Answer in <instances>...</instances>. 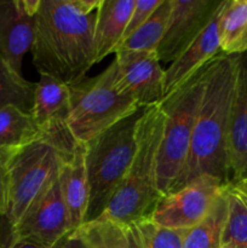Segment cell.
<instances>
[{"mask_svg":"<svg viewBox=\"0 0 247 248\" xmlns=\"http://www.w3.org/2000/svg\"><path fill=\"white\" fill-rule=\"evenodd\" d=\"M101 0H40L31 45L33 64L67 85L96 64L94 22Z\"/></svg>","mask_w":247,"mask_h":248,"instance_id":"cell-1","label":"cell"},{"mask_svg":"<svg viewBox=\"0 0 247 248\" xmlns=\"http://www.w3.org/2000/svg\"><path fill=\"white\" fill-rule=\"evenodd\" d=\"M235 80L236 55L219 53L206 65L190 152L176 190L203 174L218 179L224 186L230 182L228 132Z\"/></svg>","mask_w":247,"mask_h":248,"instance_id":"cell-2","label":"cell"},{"mask_svg":"<svg viewBox=\"0 0 247 248\" xmlns=\"http://www.w3.org/2000/svg\"><path fill=\"white\" fill-rule=\"evenodd\" d=\"M164 125L165 113L160 104L142 109L131 166L120 189L102 216L124 225L152 217L161 199L157 188V162Z\"/></svg>","mask_w":247,"mask_h":248,"instance_id":"cell-3","label":"cell"},{"mask_svg":"<svg viewBox=\"0 0 247 248\" xmlns=\"http://www.w3.org/2000/svg\"><path fill=\"white\" fill-rule=\"evenodd\" d=\"M139 110L121 81L115 60L101 74L70 86L68 126L79 144H86Z\"/></svg>","mask_w":247,"mask_h":248,"instance_id":"cell-4","label":"cell"},{"mask_svg":"<svg viewBox=\"0 0 247 248\" xmlns=\"http://www.w3.org/2000/svg\"><path fill=\"white\" fill-rule=\"evenodd\" d=\"M140 111L142 109L85 144L90 186L86 222L106 213L127 174L135 154Z\"/></svg>","mask_w":247,"mask_h":248,"instance_id":"cell-5","label":"cell"},{"mask_svg":"<svg viewBox=\"0 0 247 248\" xmlns=\"http://www.w3.org/2000/svg\"><path fill=\"white\" fill-rule=\"evenodd\" d=\"M205 67L161 101L165 125L157 162V188L162 196L178 186L189 157L194 123L205 81Z\"/></svg>","mask_w":247,"mask_h":248,"instance_id":"cell-6","label":"cell"},{"mask_svg":"<svg viewBox=\"0 0 247 248\" xmlns=\"http://www.w3.org/2000/svg\"><path fill=\"white\" fill-rule=\"evenodd\" d=\"M65 157L45 140L29 143L5 160L9 186V205L5 219L18 224L27 211L45 193L62 170Z\"/></svg>","mask_w":247,"mask_h":248,"instance_id":"cell-7","label":"cell"},{"mask_svg":"<svg viewBox=\"0 0 247 248\" xmlns=\"http://www.w3.org/2000/svg\"><path fill=\"white\" fill-rule=\"evenodd\" d=\"M224 186L207 174L198 177L178 190L162 196L150 218L170 229H189L207 217Z\"/></svg>","mask_w":247,"mask_h":248,"instance_id":"cell-8","label":"cell"},{"mask_svg":"<svg viewBox=\"0 0 247 248\" xmlns=\"http://www.w3.org/2000/svg\"><path fill=\"white\" fill-rule=\"evenodd\" d=\"M70 86L47 74H40L35 82L34 103L31 114L41 137L52 143L65 160L72 156L79 143L70 133Z\"/></svg>","mask_w":247,"mask_h":248,"instance_id":"cell-9","label":"cell"},{"mask_svg":"<svg viewBox=\"0 0 247 248\" xmlns=\"http://www.w3.org/2000/svg\"><path fill=\"white\" fill-rule=\"evenodd\" d=\"M224 0H171V11L156 55L162 63L178 58L212 22Z\"/></svg>","mask_w":247,"mask_h":248,"instance_id":"cell-10","label":"cell"},{"mask_svg":"<svg viewBox=\"0 0 247 248\" xmlns=\"http://www.w3.org/2000/svg\"><path fill=\"white\" fill-rule=\"evenodd\" d=\"M60 174L27 211L18 224L12 227L15 235L19 239L53 248L73 232L69 213L63 199Z\"/></svg>","mask_w":247,"mask_h":248,"instance_id":"cell-11","label":"cell"},{"mask_svg":"<svg viewBox=\"0 0 247 248\" xmlns=\"http://www.w3.org/2000/svg\"><path fill=\"white\" fill-rule=\"evenodd\" d=\"M114 60L124 86L140 109L161 103L165 98V69L156 52L119 51Z\"/></svg>","mask_w":247,"mask_h":248,"instance_id":"cell-12","label":"cell"},{"mask_svg":"<svg viewBox=\"0 0 247 248\" xmlns=\"http://www.w3.org/2000/svg\"><path fill=\"white\" fill-rule=\"evenodd\" d=\"M40 0L0 1V56L22 74V62L31 51Z\"/></svg>","mask_w":247,"mask_h":248,"instance_id":"cell-13","label":"cell"},{"mask_svg":"<svg viewBox=\"0 0 247 248\" xmlns=\"http://www.w3.org/2000/svg\"><path fill=\"white\" fill-rule=\"evenodd\" d=\"M229 183L247 179V52L236 55V80L228 132Z\"/></svg>","mask_w":247,"mask_h":248,"instance_id":"cell-14","label":"cell"},{"mask_svg":"<svg viewBox=\"0 0 247 248\" xmlns=\"http://www.w3.org/2000/svg\"><path fill=\"white\" fill-rule=\"evenodd\" d=\"M220 9L205 31L165 69V97L183 86L205 65H207L216 56L222 53L219 47V33H218V18H219Z\"/></svg>","mask_w":247,"mask_h":248,"instance_id":"cell-15","label":"cell"},{"mask_svg":"<svg viewBox=\"0 0 247 248\" xmlns=\"http://www.w3.org/2000/svg\"><path fill=\"white\" fill-rule=\"evenodd\" d=\"M60 177L63 199L69 213L72 230L74 232L86 222L89 208L90 186L85 159V144L77 145L72 156L63 162Z\"/></svg>","mask_w":247,"mask_h":248,"instance_id":"cell-16","label":"cell"},{"mask_svg":"<svg viewBox=\"0 0 247 248\" xmlns=\"http://www.w3.org/2000/svg\"><path fill=\"white\" fill-rule=\"evenodd\" d=\"M135 0H101L94 22L96 63L115 53L123 43Z\"/></svg>","mask_w":247,"mask_h":248,"instance_id":"cell-17","label":"cell"},{"mask_svg":"<svg viewBox=\"0 0 247 248\" xmlns=\"http://www.w3.org/2000/svg\"><path fill=\"white\" fill-rule=\"evenodd\" d=\"M41 133L29 111L10 106L0 110V159L39 140Z\"/></svg>","mask_w":247,"mask_h":248,"instance_id":"cell-18","label":"cell"},{"mask_svg":"<svg viewBox=\"0 0 247 248\" xmlns=\"http://www.w3.org/2000/svg\"><path fill=\"white\" fill-rule=\"evenodd\" d=\"M220 52L228 56L247 52V0H225L218 18Z\"/></svg>","mask_w":247,"mask_h":248,"instance_id":"cell-19","label":"cell"},{"mask_svg":"<svg viewBox=\"0 0 247 248\" xmlns=\"http://www.w3.org/2000/svg\"><path fill=\"white\" fill-rule=\"evenodd\" d=\"M227 220L222 247L247 248V195L234 183L224 186Z\"/></svg>","mask_w":247,"mask_h":248,"instance_id":"cell-20","label":"cell"},{"mask_svg":"<svg viewBox=\"0 0 247 248\" xmlns=\"http://www.w3.org/2000/svg\"><path fill=\"white\" fill-rule=\"evenodd\" d=\"M227 220V200L224 190L207 217L199 224L184 230V248H222Z\"/></svg>","mask_w":247,"mask_h":248,"instance_id":"cell-21","label":"cell"},{"mask_svg":"<svg viewBox=\"0 0 247 248\" xmlns=\"http://www.w3.org/2000/svg\"><path fill=\"white\" fill-rule=\"evenodd\" d=\"M72 234L89 248H128L127 225L106 216L85 222Z\"/></svg>","mask_w":247,"mask_h":248,"instance_id":"cell-22","label":"cell"},{"mask_svg":"<svg viewBox=\"0 0 247 248\" xmlns=\"http://www.w3.org/2000/svg\"><path fill=\"white\" fill-rule=\"evenodd\" d=\"M171 11V0H164L154 14L142 27L128 36L116 50L135 52H156L160 41L164 38ZM115 52V53H116Z\"/></svg>","mask_w":247,"mask_h":248,"instance_id":"cell-23","label":"cell"},{"mask_svg":"<svg viewBox=\"0 0 247 248\" xmlns=\"http://www.w3.org/2000/svg\"><path fill=\"white\" fill-rule=\"evenodd\" d=\"M34 93L35 82L24 79L0 56V110L14 106L31 113Z\"/></svg>","mask_w":247,"mask_h":248,"instance_id":"cell-24","label":"cell"},{"mask_svg":"<svg viewBox=\"0 0 247 248\" xmlns=\"http://www.w3.org/2000/svg\"><path fill=\"white\" fill-rule=\"evenodd\" d=\"M144 248H184V230L156 224L152 218L135 223Z\"/></svg>","mask_w":247,"mask_h":248,"instance_id":"cell-25","label":"cell"},{"mask_svg":"<svg viewBox=\"0 0 247 248\" xmlns=\"http://www.w3.org/2000/svg\"><path fill=\"white\" fill-rule=\"evenodd\" d=\"M162 1L164 0H135V7H133L132 14H131L125 34H124L123 43L147 22V19L154 14L155 10L161 5Z\"/></svg>","mask_w":247,"mask_h":248,"instance_id":"cell-26","label":"cell"},{"mask_svg":"<svg viewBox=\"0 0 247 248\" xmlns=\"http://www.w3.org/2000/svg\"><path fill=\"white\" fill-rule=\"evenodd\" d=\"M0 248H46L19 239L12 230L10 223L4 217L0 218Z\"/></svg>","mask_w":247,"mask_h":248,"instance_id":"cell-27","label":"cell"},{"mask_svg":"<svg viewBox=\"0 0 247 248\" xmlns=\"http://www.w3.org/2000/svg\"><path fill=\"white\" fill-rule=\"evenodd\" d=\"M9 205V186L5 162L0 159V218L5 217Z\"/></svg>","mask_w":247,"mask_h":248,"instance_id":"cell-28","label":"cell"},{"mask_svg":"<svg viewBox=\"0 0 247 248\" xmlns=\"http://www.w3.org/2000/svg\"><path fill=\"white\" fill-rule=\"evenodd\" d=\"M53 248H89L77 236L73 235L70 232L68 236H65L64 239L61 240L57 245H56Z\"/></svg>","mask_w":247,"mask_h":248,"instance_id":"cell-29","label":"cell"},{"mask_svg":"<svg viewBox=\"0 0 247 248\" xmlns=\"http://www.w3.org/2000/svg\"><path fill=\"white\" fill-rule=\"evenodd\" d=\"M127 237H128V248H144L140 240L139 234L135 224L127 225Z\"/></svg>","mask_w":247,"mask_h":248,"instance_id":"cell-30","label":"cell"},{"mask_svg":"<svg viewBox=\"0 0 247 248\" xmlns=\"http://www.w3.org/2000/svg\"><path fill=\"white\" fill-rule=\"evenodd\" d=\"M234 184H236V186H239V188L247 195V179H245V181H241V182H236V183Z\"/></svg>","mask_w":247,"mask_h":248,"instance_id":"cell-31","label":"cell"},{"mask_svg":"<svg viewBox=\"0 0 247 248\" xmlns=\"http://www.w3.org/2000/svg\"><path fill=\"white\" fill-rule=\"evenodd\" d=\"M222 248H224V247H222Z\"/></svg>","mask_w":247,"mask_h":248,"instance_id":"cell-32","label":"cell"}]
</instances>
